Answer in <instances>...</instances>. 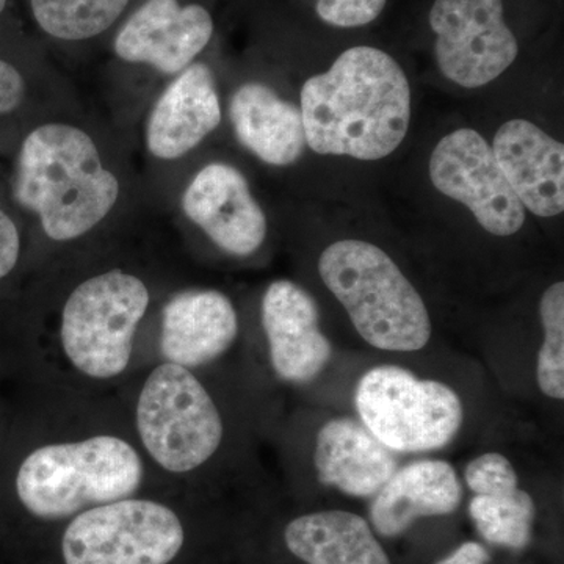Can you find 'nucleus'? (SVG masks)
Segmentation results:
<instances>
[{"label": "nucleus", "instance_id": "1", "mask_svg": "<svg viewBox=\"0 0 564 564\" xmlns=\"http://www.w3.org/2000/svg\"><path fill=\"white\" fill-rule=\"evenodd\" d=\"M300 102L306 144L322 155L380 161L410 128V82L377 47L343 52L326 73L304 82Z\"/></svg>", "mask_w": 564, "mask_h": 564}, {"label": "nucleus", "instance_id": "2", "mask_svg": "<svg viewBox=\"0 0 564 564\" xmlns=\"http://www.w3.org/2000/svg\"><path fill=\"white\" fill-rule=\"evenodd\" d=\"M120 176L87 129L69 121L36 126L22 140L13 198L54 242L95 231L121 202Z\"/></svg>", "mask_w": 564, "mask_h": 564}, {"label": "nucleus", "instance_id": "3", "mask_svg": "<svg viewBox=\"0 0 564 564\" xmlns=\"http://www.w3.org/2000/svg\"><path fill=\"white\" fill-rule=\"evenodd\" d=\"M318 273L367 344L383 351H419L432 339V318L391 256L364 240H339L318 259Z\"/></svg>", "mask_w": 564, "mask_h": 564}, {"label": "nucleus", "instance_id": "4", "mask_svg": "<svg viewBox=\"0 0 564 564\" xmlns=\"http://www.w3.org/2000/svg\"><path fill=\"white\" fill-rule=\"evenodd\" d=\"M143 481L135 448L117 436L36 448L21 464L17 492L25 510L47 521L129 499Z\"/></svg>", "mask_w": 564, "mask_h": 564}, {"label": "nucleus", "instance_id": "5", "mask_svg": "<svg viewBox=\"0 0 564 564\" xmlns=\"http://www.w3.org/2000/svg\"><path fill=\"white\" fill-rule=\"evenodd\" d=\"M150 303L148 285L124 270H109L80 282L62 311V345L70 364L96 380L124 372Z\"/></svg>", "mask_w": 564, "mask_h": 564}, {"label": "nucleus", "instance_id": "6", "mask_svg": "<svg viewBox=\"0 0 564 564\" xmlns=\"http://www.w3.org/2000/svg\"><path fill=\"white\" fill-rule=\"evenodd\" d=\"M355 404L370 433L395 454L440 451L463 425L462 399L451 386L399 366H378L356 386Z\"/></svg>", "mask_w": 564, "mask_h": 564}, {"label": "nucleus", "instance_id": "7", "mask_svg": "<svg viewBox=\"0 0 564 564\" xmlns=\"http://www.w3.org/2000/svg\"><path fill=\"white\" fill-rule=\"evenodd\" d=\"M141 443L173 474L195 470L220 447V411L191 370L166 362L154 369L137 404Z\"/></svg>", "mask_w": 564, "mask_h": 564}, {"label": "nucleus", "instance_id": "8", "mask_svg": "<svg viewBox=\"0 0 564 564\" xmlns=\"http://www.w3.org/2000/svg\"><path fill=\"white\" fill-rule=\"evenodd\" d=\"M185 533L172 508L122 499L77 514L62 538L65 564H170Z\"/></svg>", "mask_w": 564, "mask_h": 564}, {"label": "nucleus", "instance_id": "9", "mask_svg": "<svg viewBox=\"0 0 564 564\" xmlns=\"http://www.w3.org/2000/svg\"><path fill=\"white\" fill-rule=\"evenodd\" d=\"M430 28L441 73L459 87H485L518 58L502 0H434Z\"/></svg>", "mask_w": 564, "mask_h": 564}, {"label": "nucleus", "instance_id": "10", "mask_svg": "<svg viewBox=\"0 0 564 564\" xmlns=\"http://www.w3.org/2000/svg\"><path fill=\"white\" fill-rule=\"evenodd\" d=\"M430 177L443 195L473 212L485 231L497 237L521 231L525 207L508 184L492 148L474 129H458L437 143Z\"/></svg>", "mask_w": 564, "mask_h": 564}, {"label": "nucleus", "instance_id": "11", "mask_svg": "<svg viewBox=\"0 0 564 564\" xmlns=\"http://www.w3.org/2000/svg\"><path fill=\"white\" fill-rule=\"evenodd\" d=\"M181 209L220 250L237 258L254 254L269 232L247 177L229 163L204 165L182 192Z\"/></svg>", "mask_w": 564, "mask_h": 564}, {"label": "nucleus", "instance_id": "12", "mask_svg": "<svg viewBox=\"0 0 564 564\" xmlns=\"http://www.w3.org/2000/svg\"><path fill=\"white\" fill-rule=\"evenodd\" d=\"M212 35L214 20L203 6L147 0L115 36L113 51L122 62L150 66L173 79L196 62Z\"/></svg>", "mask_w": 564, "mask_h": 564}, {"label": "nucleus", "instance_id": "13", "mask_svg": "<svg viewBox=\"0 0 564 564\" xmlns=\"http://www.w3.org/2000/svg\"><path fill=\"white\" fill-rule=\"evenodd\" d=\"M217 80L210 66L193 62L174 76L152 104L144 143L155 161H181L221 124Z\"/></svg>", "mask_w": 564, "mask_h": 564}, {"label": "nucleus", "instance_id": "14", "mask_svg": "<svg viewBox=\"0 0 564 564\" xmlns=\"http://www.w3.org/2000/svg\"><path fill=\"white\" fill-rule=\"evenodd\" d=\"M262 326L274 372L289 383H310L328 366L332 343L322 333L311 293L289 280L274 281L262 299Z\"/></svg>", "mask_w": 564, "mask_h": 564}, {"label": "nucleus", "instance_id": "15", "mask_svg": "<svg viewBox=\"0 0 564 564\" xmlns=\"http://www.w3.org/2000/svg\"><path fill=\"white\" fill-rule=\"evenodd\" d=\"M494 158L522 206L551 218L564 209V147L527 120L505 122L494 137Z\"/></svg>", "mask_w": 564, "mask_h": 564}, {"label": "nucleus", "instance_id": "16", "mask_svg": "<svg viewBox=\"0 0 564 564\" xmlns=\"http://www.w3.org/2000/svg\"><path fill=\"white\" fill-rule=\"evenodd\" d=\"M237 333L236 307L225 293L214 289L177 293L163 306V358L185 369L220 358L231 348Z\"/></svg>", "mask_w": 564, "mask_h": 564}, {"label": "nucleus", "instance_id": "17", "mask_svg": "<svg viewBox=\"0 0 564 564\" xmlns=\"http://www.w3.org/2000/svg\"><path fill=\"white\" fill-rule=\"evenodd\" d=\"M318 481L352 497H373L399 469L395 452L386 447L361 421L332 419L315 441Z\"/></svg>", "mask_w": 564, "mask_h": 564}, {"label": "nucleus", "instance_id": "18", "mask_svg": "<svg viewBox=\"0 0 564 564\" xmlns=\"http://www.w3.org/2000/svg\"><path fill=\"white\" fill-rule=\"evenodd\" d=\"M463 486L451 463L422 459L408 464L373 496L370 521L381 536L395 538L415 521L454 513Z\"/></svg>", "mask_w": 564, "mask_h": 564}, {"label": "nucleus", "instance_id": "19", "mask_svg": "<svg viewBox=\"0 0 564 564\" xmlns=\"http://www.w3.org/2000/svg\"><path fill=\"white\" fill-rule=\"evenodd\" d=\"M229 120L240 144L267 165H293L306 150L302 110L262 82L234 91Z\"/></svg>", "mask_w": 564, "mask_h": 564}, {"label": "nucleus", "instance_id": "20", "mask_svg": "<svg viewBox=\"0 0 564 564\" xmlns=\"http://www.w3.org/2000/svg\"><path fill=\"white\" fill-rule=\"evenodd\" d=\"M285 545L306 564H391L372 527L350 511H317L285 527Z\"/></svg>", "mask_w": 564, "mask_h": 564}, {"label": "nucleus", "instance_id": "21", "mask_svg": "<svg viewBox=\"0 0 564 564\" xmlns=\"http://www.w3.org/2000/svg\"><path fill=\"white\" fill-rule=\"evenodd\" d=\"M469 513L486 543L524 549L532 541L536 508L524 489L475 494Z\"/></svg>", "mask_w": 564, "mask_h": 564}, {"label": "nucleus", "instance_id": "22", "mask_svg": "<svg viewBox=\"0 0 564 564\" xmlns=\"http://www.w3.org/2000/svg\"><path fill=\"white\" fill-rule=\"evenodd\" d=\"M129 0H32L36 24L52 39L84 41L109 31Z\"/></svg>", "mask_w": 564, "mask_h": 564}, {"label": "nucleus", "instance_id": "23", "mask_svg": "<svg viewBox=\"0 0 564 564\" xmlns=\"http://www.w3.org/2000/svg\"><path fill=\"white\" fill-rule=\"evenodd\" d=\"M543 345L538 352L536 380L541 392L564 399V284L545 289L540 303Z\"/></svg>", "mask_w": 564, "mask_h": 564}, {"label": "nucleus", "instance_id": "24", "mask_svg": "<svg viewBox=\"0 0 564 564\" xmlns=\"http://www.w3.org/2000/svg\"><path fill=\"white\" fill-rule=\"evenodd\" d=\"M466 484L474 494H492L519 488V478L510 459L497 452L477 456L467 464Z\"/></svg>", "mask_w": 564, "mask_h": 564}, {"label": "nucleus", "instance_id": "25", "mask_svg": "<svg viewBox=\"0 0 564 564\" xmlns=\"http://www.w3.org/2000/svg\"><path fill=\"white\" fill-rule=\"evenodd\" d=\"M388 0H317L318 18L334 28L352 29L370 24L383 13Z\"/></svg>", "mask_w": 564, "mask_h": 564}, {"label": "nucleus", "instance_id": "26", "mask_svg": "<svg viewBox=\"0 0 564 564\" xmlns=\"http://www.w3.org/2000/svg\"><path fill=\"white\" fill-rule=\"evenodd\" d=\"M7 0H0V14L6 9ZM28 95V84L20 70L11 63L0 58V115L17 111Z\"/></svg>", "mask_w": 564, "mask_h": 564}, {"label": "nucleus", "instance_id": "27", "mask_svg": "<svg viewBox=\"0 0 564 564\" xmlns=\"http://www.w3.org/2000/svg\"><path fill=\"white\" fill-rule=\"evenodd\" d=\"M21 254V236L17 223L0 209V280L13 272Z\"/></svg>", "mask_w": 564, "mask_h": 564}, {"label": "nucleus", "instance_id": "28", "mask_svg": "<svg viewBox=\"0 0 564 564\" xmlns=\"http://www.w3.org/2000/svg\"><path fill=\"white\" fill-rule=\"evenodd\" d=\"M489 562H491V556L484 545L469 541V543L459 545L455 552L436 564H488Z\"/></svg>", "mask_w": 564, "mask_h": 564}]
</instances>
